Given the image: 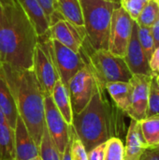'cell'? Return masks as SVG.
Instances as JSON below:
<instances>
[{
  "mask_svg": "<svg viewBox=\"0 0 159 160\" xmlns=\"http://www.w3.org/2000/svg\"><path fill=\"white\" fill-rule=\"evenodd\" d=\"M38 36L18 0H0V63L32 68Z\"/></svg>",
  "mask_w": 159,
  "mask_h": 160,
  "instance_id": "1",
  "label": "cell"
},
{
  "mask_svg": "<svg viewBox=\"0 0 159 160\" xmlns=\"http://www.w3.org/2000/svg\"><path fill=\"white\" fill-rule=\"evenodd\" d=\"M124 115L126 114L108 99L105 88L98 85L87 106L81 112L73 114L72 128L88 152L112 137L120 138L123 135Z\"/></svg>",
  "mask_w": 159,
  "mask_h": 160,
  "instance_id": "2",
  "label": "cell"
},
{
  "mask_svg": "<svg viewBox=\"0 0 159 160\" xmlns=\"http://www.w3.org/2000/svg\"><path fill=\"white\" fill-rule=\"evenodd\" d=\"M1 68L14 97L19 116L22 119L36 144L39 146L45 127V96L34 70L7 64H1Z\"/></svg>",
  "mask_w": 159,
  "mask_h": 160,
  "instance_id": "3",
  "label": "cell"
},
{
  "mask_svg": "<svg viewBox=\"0 0 159 160\" xmlns=\"http://www.w3.org/2000/svg\"><path fill=\"white\" fill-rule=\"evenodd\" d=\"M86 39L95 50H108L113 10L120 4L104 0H80Z\"/></svg>",
  "mask_w": 159,
  "mask_h": 160,
  "instance_id": "4",
  "label": "cell"
},
{
  "mask_svg": "<svg viewBox=\"0 0 159 160\" xmlns=\"http://www.w3.org/2000/svg\"><path fill=\"white\" fill-rule=\"evenodd\" d=\"M83 49L87 52L88 64L91 67L97 83L102 88L108 82H129L132 78L124 57L112 53L109 50L95 51L85 38Z\"/></svg>",
  "mask_w": 159,
  "mask_h": 160,
  "instance_id": "5",
  "label": "cell"
},
{
  "mask_svg": "<svg viewBox=\"0 0 159 160\" xmlns=\"http://www.w3.org/2000/svg\"><path fill=\"white\" fill-rule=\"evenodd\" d=\"M32 68L44 96H51L56 82L60 78L52 57V38L49 31L43 36H38V41L34 52Z\"/></svg>",
  "mask_w": 159,
  "mask_h": 160,
  "instance_id": "6",
  "label": "cell"
},
{
  "mask_svg": "<svg viewBox=\"0 0 159 160\" xmlns=\"http://www.w3.org/2000/svg\"><path fill=\"white\" fill-rule=\"evenodd\" d=\"M98 83L88 62L80 71H78L68 82L67 86L70 98L73 114L81 112L89 103Z\"/></svg>",
  "mask_w": 159,
  "mask_h": 160,
  "instance_id": "7",
  "label": "cell"
},
{
  "mask_svg": "<svg viewBox=\"0 0 159 160\" xmlns=\"http://www.w3.org/2000/svg\"><path fill=\"white\" fill-rule=\"evenodd\" d=\"M52 51L60 81L67 87L70 79L87 64V52L83 47H82L80 52H75L67 46L52 38Z\"/></svg>",
  "mask_w": 159,
  "mask_h": 160,
  "instance_id": "8",
  "label": "cell"
},
{
  "mask_svg": "<svg viewBox=\"0 0 159 160\" xmlns=\"http://www.w3.org/2000/svg\"><path fill=\"white\" fill-rule=\"evenodd\" d=\"M134 20L120 6L112 12L108 50L118 56L126 55L127 48L131 38Z\"/></svg>",
  "mask_w": 159,
  "mask_h": 160,
  "instance_id": "9",
  "label": "cell"
},
{
  "mask_svg": "<svg viewBox=\"0 0 159 160\" xmlns=\"http://www.w3.org/2000/svg\"><path fill=\"white\" fill-rule=\"evenodd\" d=\"M44 119L45 126L51 138L62 154L70 141L72 126L66 122L51 96H46L44 98Z\"/></svg>",
  "mask_w": 159,
  "mask_h": 160,
  "instance_id": "10",
  "label": "cell"
},
{
  "mask_svg": "<svg viewBox=\"0 0 159 160\" xmlns=\"http://www.w3.org/2000/svg\"><path fill=\"white\" fill-rule=\"evenodd\" d=\"M152 78L153 76L133 75L129 81L132 86V91L130 107L127 112V116L131 120L140 122L147 117L149 90Z\"/></svg>",
  "mask_w": 159,
  "mask_h": 160,
  "instance_id": "11",
  "label": "cell"
},
{
  "mask_svg": "<svg viewBox=\"0 0 159 160\" xmlns=\"http://www.w3.org/2000/svg\"><path fill=\"white\" fill-rule=\"evenodd\" d=\"M51 38L55 39L75 52H80L86 38L84 27L77 26L70 22L61 19L49 28Z\"/></svg>",
  "mask_w": 159,
  "mask_h": 160,
  "instance_id": "12",
  "label": "cell"
},
{
  "mask_svg": "<svg viewBox=\"0 0 159 160\" xmlns=\"http://www.w3.org/2000/svg\"><path fill=\"white\" fill-rule=\"evenodd\" d=\"M137 30H138V24L134 21L131 38L128 42L124 59L132 75L154 76V74L150 69L149 60L147 59L144 51L142 48V45L139 41Z\"/></svg>",
  "mask_w": 159,
  "mask_h": 160,
  "instance_id": "13",
  "label": "cell"
},
{
  "mask_svg": "<svg viewBox=\"0 0 159 160\" xmlns=\"http://www.w3.org/2000/svg\"><path fill=\"white\" fill-rule=\"evenodd\" d=\"M14 138L15 160L31 159L39 156V148L20 116H18L14 127Z\"/></svg>",
  "mask_w": 159,
  "mask_h": 160,
  "instance_id": "14",
  "label": "cell"
},
{
  "mask_svg": "<svg viewBox=\"0 0 159 160\" xmlns=\"http://www.w3.org/2000/svg\"><path fill=\"white\" fill-rule=\"evenodd\" d=\"M147 148L142 134L140 122L131 120L126 135L125 160H142Z\"/></svg>",
  "mask_w": 159,
  "mask_h": 160,
  "instance_id": "15",
  "label": "cell"
},
{
  "mask_svg": "<svg viewBox=\"0 0 159 160\" xmlns=\"http://www.w3.org/2000/svg\"><path fill=\"white\" fill-rule=\"evenodd\" d=\"M0 111L4 114L7 123L14 128L19 116L14 97L7 83L0 67Z\"/></svg>",
  "mask_w": 159,
  "mask_h": 160,
  "instance_id": "16",
  "label": "cell"
},
{
  "mask_svg": "<svg viewBox=\"0 0 159 160\" xmlns=\"http://www.w3.org/2000/svg\"><path fill=\"white\" fill-rule=\"evenodd\" d=\"M105 90L110 95L114 105L126 115L130 107L132 86L129 82H113L105 85Z\"/></svg>",
  "mask_w": 159,
  "mask_h": 160,
  "instance_id": "17",
  "label": "cell"
},
{
  "mask_svg": "<svg viewBox=\"0 0 159 160\" xmlns=\"http://www.w3.org/2000/svg\"><path fill=\"white\" fill-rule=\"evenodd\" d=\"M31 22H33L37 36L45 35L50 28V22L37 0H18Z\"/></svg>",
  "mask_w": 159,
  "mask_h": 160,
  "instance_id": "18",
  "label": "cell"
},
{
  "mask_svg": "<svg viewBox=\"0 0 159 160\" xmlns=\"http://www.w3.org/2000/svg\"><path fill=\"white\" fill-rule=\"evenodd\" d=\"M56 108L63 115L66 122L72 126L73 121V111L71 107L70 98L68 95L67 88L64 85V83L58 80L52 89V95H51Z\"/></svg>",
  "mask_w": 159,
  "mask_h": 160,
  "instance_id": "19",
  "label": "cell"
},
{
  "mask_svg": "<svg viewBox=\"0 0 159 160\" xmlns=\"http://www.w3.org/2000/svg\"><path fill=\"white\" fill-rule=\"evenodd\" d=\"M58 10L63 18L71 23L83 27V17L80 0H56Z\"/></svg>",
  "mask_w": 159,
  "mask_h": 160,
  "instance_id": "20",
  "label": "cell"
},
{
  "mask_svg": "<svg viewBox=\"0 0 159 160\" xmlns=\"http://www.w3.org/2000/svg\"><path fill=\"white\" fill-rule=\"evenodd\" d=\"M0 160H15L14 128L7 122L0 125Z\"/></svg>",
  "mask_w": 159,
  "mask_h": 160,
  "instance_id": "21",
  "label": "cell"
},
{
  "mask_svg": "<svg viewBox=\"0 0 159 160\" xmlns=\"http://www.w3.org/2000/svg\"><path fill=\"white\" fill-rule=\"evenodd\" d=\"M140 127L147 147H159V116L147 117L140 121Z\"/></svg>",
  "mask_w": 159,
  "mask_h": 160,
  "instance_id": "22",
  "label": "cell"
},
{
  "mask_svg": "<svg viewBox=\"0 0 159 160\" xmlns=\"http://www.w3.org/2000/svg\"><path fill=\"white\" fill-rule=\"evenodd\" d=\"M39 158L41 160H61V153L51 138L46 126L44 127L39 143Z\"/></svg>",
  "mask_w": 159,
  "mask_h": 160,
  "instance_id": "23",
  "label": "cell"
},
{
  "mask_svg": "<svg viewBox=\"0 0 159 160\" xmlns=\"http://www.w3.org/2000/svg\"><path fill=\"white\" fill-rule=\"evenodd\" d=\"M103 160H125V144L121 138L112 137L105 142Z\"/></svg>",
  "mask_w": 159,
  "mask_h": 160,
  "instance_id": "24",
  "label": "cell"
},
{
  "mask_svg": "<svg viewBox=\"0 0 159 160\" xmlns=\"http://www.w3.org/2000/svg\"><path fill=\"white\" fill-rule=\"evenodd\" d=\"M159 15V6L156 0H150L142 10L140 16L135 21L138 25L151 27Z\"/></svg>",
  "mask_w": 159,
  "mask_h": 160,
  "instance_id": "25",
  "label": "cell"
},
{
  "mask_svg": "<svg viewBox=\"0 0 159 160\" xmlns=\"http://www.w3.org/2000/svg\"><path fill=\"white\" fill-rule=\"evenodd\" d=\"M138 24V23H137ZM138 38L142 45V48L144 51V53L148 60H150L153 52L155 51L154 38L151 32V27H144L138 25Z\"/></svg>",
  "mask_w": 159,
  "mask_h": 160,
  "instance_id": "26",
  "label": "cell"
},
{
  "mask_svg": "<svg viewBox=\"0 0 159 160\" xmlns=\"http://www.w3.org/2000/svg\"><path fill=\"white\" fill-rule=\"evenodd\" d=\"M154 116H159V87L156 82L155 76H153L150 83L147 107V117Z\"/></svg>",
  "mask_w": 159,
  "mask_h": 160,
  "instance_id": "27",
  "label": "cell"
},
{
  "mask_svg": "<svg viewBox=\"0 0 159 160\" xmlns=\"http://www.w3.org/2000/svg\"><path fill=\"white\" fill-rule=\"evenodd\" d=\"M37 2L41 6L45 14L47 15L50 22V26L57 21L64 19L58 10L56 0H37Z\"/></svg>",
  "mask_w": 159,
  "mask_h": 160,
  "instance_id": "28",
  "label": "cell"
},
{
  "mask_svg": "<svg viewBox=\"0 0 159 160\" xmlns=\"http://www.w3.org/2000/svg\"><path fill=\"white\" fill-rule=\"evenodd\" d=\"M150 0H121V7L128 13L132 20L136 21L142 10Z\"/></svg>",
  "mask_w": 159,
  "mask_h": 160,
  "instance_id": "29",
  "label": "cell"
},
{
  "mask_svg": "<svg viewBox=\"0 0 159 160\" xmlns=\"http://www.w3.org/2000/svg\"><path fill=\"white\" fill-rule=\"evenodd\" d=\"M71 159L88 160L87 151L85 150L81 140L76 136L74 129H72V136H71Z\"/></svg>",
  "mask_w": 159,
  "mask_h": 160,
  "instance_id": "30",
  "label": "cell"
},
{
  "mask_svg": "<svg viewBox=\"0 0 159 160\" xmlns=\"http://www.w3.org/2000/svg\"><path fill=\"white\" fill-rule=\"evenodd\" d=\"M105 154V142L98 144L87 152L88 160H103Z\"/></svg>",
  "mask_w": 159,
  "mask_h": 160,
  "instance_id": "31",
  "label": "cell"
},
{
  "mask_svg": "<svg viewBox=\"0 0 159 160\" xmlns=\"http://www.w3.org/2000/svg\"><path fill=\"white\" fill-rule=\"evenodd\" d=\"M149 66L152 73L155 76L159 74V47L155 49V51L153 52L149 60Z\"/></svg>",
  "mask_w": 159,
  "mask_h": 160,
  "instance_id": "32",
  "label": "cell"
},
{
  "mask_svg": "<svg viewBox=\"0 0 159 160\" xmlns=\"http://www.w3.org/2000/svg\"><path fill=\"white\" fill-rule=\"evenodd\" d=\"M142 160H159V147L147 148L142 158Z\"/></svg>",
  "mask_w": 159,
  "mask_h": 160,
  "instance_id": "33",
  "label": "cell"
},
{
  "mask_svg": "<svg viewBox=\"0 0 159 160\" xmlns=\"http://www.w3.org/2000/svg\"><path fill=\"white\" fill-rule=\"evenodd\" d=\"M151 32H152L153 38H154L155 49H157L159 47V15L157 19L156 20V22L151 26Z\"/></svg>",
  "mask_w": 159,
  "mask_h": 160,
  "instance_id": "34",
  "label": "cell"
},
{
  "mask_svg": "<svg viewBox=\"0 0 159 160\" xmlns=\"http://www.w3.org/2000/svg\"><path fill=\"white\" fill-rule=\"evenodd\" d=\"M71 136H72V133H71ZM61 160H72L71 159V138L68 143L67 144L64 152L61 155Z\"/></svg>",
  "mask_w": 159,
  "mask_h": 160,
  "instance_id": "35",
  "label": "cell"
},
{
  "mask_svg": "<svg viewBox=\"0 0 159 160\" xmlns=\"http://www.w3.org/2000/svg\"><path fill=\"white\" fill-rule=\"evenodd\" d=\"M155 80H156V82H157V86L159 87V74H157V75H156V76H155Z\"/></svg>",
  "mask_w": 159,
  "mask_h": 160,
  "instance_id": "36",
  "label": "cell"
},
{
  "mask_svg": "<svg viewBox=\"0 0 159 160\" xmlns=\"http://www.w3.org/2000/svg\"><path fill=\"white\" fill-rule=\"evenodd\" d=\"M104 1H109V2L117 3V4H120V3H121V0H104ZM120 5H121V4H120Z\"/></svg>",
  "mask_w": 159,
  "mask_h": 160,
  "instance_id": "37",
  "label": "cell"
},
{
  "mask_svg": "<svg viewBox=\"0 0 159 160\" xmlns=\"http://www.w3.org/2000/svg\"><path fill=\"white\" fill-rule=\"evenodd\" d=\"M27 160H41V159H40L39 156H38V157H36V158H31V159H27Z\"/></svg>",
  "mask_w": 159,
  "mask_h": 160,
  "instance_id": "38",
  "label": "cell"
},
{
  "mask_svg": "<svg viewBox=\"0 0 159 160\" xmlns=\"http://www.w3.org/2000/svg\"><path fill=\"white\" fill-rule=\"evenodd\" d=\"M156 1H157V3L158 4V6H159V0H156Z\"/></svg>",
  "mask_w": 159,
  "mask_h": 160,
  "instance_id": "39",
  "label": "cell"
},
{
  "mask_svg": "<svg viewBox=\"0 0 159 160\" xmlns=\"http://www.w3.org/2000/svg\"><path fill=\"white\" fill-rule=\"evenodd\" d=\"M0 67H1V63H0Z\"/></svg>",
  "mask_w": 159,
  "mask_h": 160,
  "instance_id": "40",
  "label": "cell"
}]
</instances>
